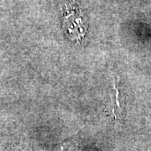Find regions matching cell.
<instances>
[{
	"instance_id": "6da1fadb",
	"label": "cell",
	"mask_w": 151,
	"mask_h": 151,
	"mask_svg": "<svg viewBox=\"0 0 151 151\" xmlns=\"http://www.w3.org/2000/svg\"><path fill=\"white\" fill-rule=\"evenodd\" d=\"M63 27L67 36L70 39H79L82 37L86 33V28L85 22L80 9L73 6L67 8L66 14L64 18Z\"/></svg>"
}]
</instances>
